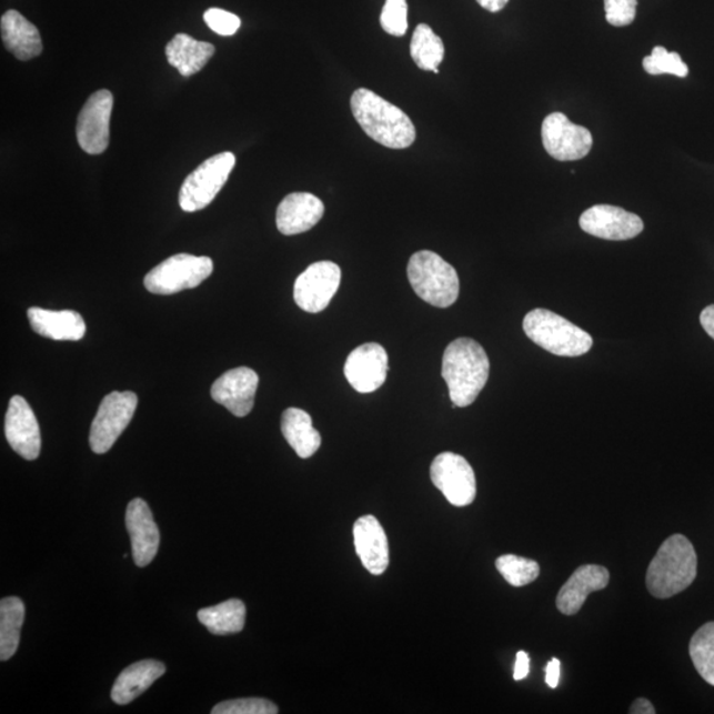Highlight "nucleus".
Segmentation results:
<instances>
[{"label":"nucleus","mask_w":714,"mask_h":714,"mask_svg":"<svg viewBox=\"0 0 714 714\" xmlns=\"http://www.w3.org/2000/svg\"><path fill=\"white\" fill-rule=\"evenodd\" d=\"M433 72H434L435 74H439V73H440V69H434V71H433Z\"/></svg>","instance_id":"nucleus-41"},{"label":"nucleus","mask_w":714,"mask_h":714,"mask_svg":"<svg viewBox=\"0 0 714 714\" xmlns=\"http://www.w3.org/2000/svg\"><path fill=\"white\" fill-rule=\"evenodd\" d=\"M260 383L259 374L247 366H240L221 374L214 381L211 396L235 418H245L254 406L255 392Z\"/></svg>","instance_id":"nucleus-15"},{"label":"nucleus","mask_w":714,"mask_h":714,"mask_svg":"<svg viewBox=\"0 0 714 714\" xmlns=\"http://www.w3.org/2000/svg\"><path fill=\"white\" fill-rule=\"evenodd\" d=\"M279 706L267 698L228 700L214 706L212 714H276Z\"/></svg>","instance_id":"nucleus-32"},{"label":"nucleus","mask_w":714,"mask_h":714,"mask_svg":"<svg viewBox=\"0 0 714 714\" xmlns=\"http://www.w3.org/2000/svg\"><path fill=\"white\" fill-rule=\"evenodd\" d=\"M496 570L510 585L522 587L530 585L540 575V565L536 561L516 556V554H504L496 560Z\"/></svg>","instance_id":"nucleus-30"},{"label":"nucleus","mask_w":714,"mask_h":714,"mask_svg":"<svg viewBox=\"0 0 714 714\" xmlns=\"http://www.w3.org/2000/svg\"><path fill=\"white\" fill-rule=\"evenodd\" d=\"M690 655L700 676L714 686V622L705 623L692 636Z\"/></svg>","instance_id":"nucleus-29"},{"label":"nucleus","mask_w":714,"mask_h":714,"mask_svg":"<svg viewBox=\"0 0 714 714\" xmlns=\"http://www.w3.org/2000/svg\"><path fill=\"white\" fill-rule=\"evenodd\" d=\"M3 43L13 57L29 61L43 52L40 33L22 13L10 10L0 20Z\"/></svg>","instance_id":"nucleus-22"},{"label":"nucleus","mask_w":714,"mask_h":714,"mask_svg":"<svg viewBox=\"0 0 714 714\" xmlns=\"http://www.w3.org/2000/svg\"><path fill=\"white\" fill-rule=\"evenodd\" d=\"M164 674L165 665L162 662L151 661V658L129 665L117 677L113 685V702L118 705H128L134 702Z\"/></svg>","instance_id":"nucleus-23"},{"label":"nucleus","mask_w":714,"mask_h":714,"mask_svg":"<svg viewBox=\"0 0 714 714\" xmlns=\"http://www.w3.org/2000/svg\"><path fill=\"white\" fill-rule=\"evenodd\" d=\"M411 54L415 66L422 71L433 72L434 69H439L445 57V46L432 27L420 24L413 33Z\"/></svg>","instance_id":"nucleus-28"},{"label":"nucleus","mask_w":714,"mask_h":714,"mask_svg":"<svg viewBox=\"0 0 714 714\" xmlns=\"http://www.w3.org/2000/svg\"><path fill=\"white\" fill-rule=\"evenodd\" d=\"M582 231L594 238L610 241H626L636 238L644 229L637 214L623 208L600 204L589 208L580 218Z\"/></svg>","instance_id":"nucleus-13"},{"label":"nucleus","mask_w":714,"mask_h":714,"mask_svg":"<svg viewBox=\"0 0 714 714\" xmlns=\"http://www.w3.org/2000/svg\"><path fill=\"white\" fill-rule=\"evenodd\" d=\"M127 529L131 539V551L137 566H148L155 559L161 535L149 504L143 499L131 501L127 510Z\"/></svg>","instance_id":"nucleus-17"},{"label":"nucleus","mask_w":714,"mask_h":714,"mask_svg":"<svg viewBox=\"0 0 714 714\" xmlns=\"http://www.w3.org/2000/svg\"><path fill=\"white\" fill-rule=\"evenodd\" d=\"M530 655L524 653V651H519L516 655V664L514 671L515 681H523L530 674Z\"/></svg>","instance_id":"nucleus-36"},{"label":"nucleus","mask_w":714,"mask_h":714,"mask_svg":"<svg viewBox=\"0 0 714 714\" xmlns=\"http://www.w3.org/2000/svg\"><path fill=\"white\" fill-rule=\"evenodd\" d=\"M235 157L232 152L207 159L185 178L179 192V204L185 212L204 210L223 189L234 169Z\"/></svg>","instance_id":"nucleus-7"},{"label":"nucleus","mask_w":714,"mask_h":714,"mask_svg":"<svg viewBox=\"0 0 714 714\" xmlns=\"http://www.w3.org/2000/svg\"><path fill=\"white\" fill-rule=\"evenodd\" d=\"M408 279L414 293L434 308H450L460 295L456 270L434 252L414 253L408 263Z\"/></svg>","instance_id":"nucleus-5"},{"label":"nucleus","mask_w":714,"mask_h":714,"mask_svg":"<svg viewBox=\"0 0 714 714\" xmlns=\"http://www.w3.org/2000/svg\"><path fill=\"white\" fill-rule=\"evenodd\" d=\"M697 575L695 546L683 535L665 540L647 570L648 592L658 600H667L692 585Z\"/></svg>","instance_id":"nucleus-3"},{"label":"nucleus","mask_w":714,"mask_h":714,"mask_svg":"<svg viewBox=\"0 0 714 714\" xmlns=\"http://www.w3.org/2000/svg\"><path fill=\"white\" fill-rule=\"evenodd\" d=\"M380 24L392 37H404L408 31L406 0H385L383 11H381Z\"/></svg>","instance_id":"nucleus-33"},{"label":"nucleus","mask_w":714,"mask_h":714,"mask_svg":"<svg viewBox=\"0 0 714 714\" xmlns=\"http://www.w3.org/2000/svg\"><path fill=\"white\" fill-rule=\"evenodd\" d=\"M24 616L26 607L22 600L7 597L0 602V658L2 662L9 661L18 651Z\"/></svg>","instance_id":"nucleus-27"},{"label":"nucleus","mask_w":714,"mask_h":714,"mask_svg":"<svg viewBox=\"0 0 714 714\" xmlns=\"http://www.w3.org/2000/svg\"><path fill=\"white\" fill-rule=\"evenodd\" d=\"M6 439L13 452L27 461L38 460L41 449L40 428L29 402L13 396L6 414Z\"/></svg>","instance_id":"nucleus-16"},{"label":"nucleus","mask_w":714,"mask_h":714,"mask_svg":"<svg viewBox=\"0 0 714 714\" xmlns=\"http://www.w3.org/2000/svg\"><path fill=\"white\" fill-rule=\"evenodd\" d=\"M523 329L533 343L556 356H582L593 346L591 334L550 310H532L524 318Z\"/></svg>","instance_id":"nucleus-4"},{"label":"nucleus","mask_w":714,"mask_h":714,"mask_svg":"<svg viewBox=\"0 0 714 714\" xmlns=\"http://www.w3.org/2000/svg\"><path fill=\"white\" fill-rule=\"evenodd\" d=\"M323 214V201L313 193H290L276 210V228L285 235L301 234L314 228Z\"/></svg>","instance_id":"nucleus-19"},{"label":"nucleus","mask_w":714,"mask_h":714,"mask_svg":"<svg viewBox=\"0 0 714 714\" xmlns=\"http://www.w3.org/2000/svg\"><path fill=\"white\" fill-rule=\"evenodd\" d=\"M138 398L134 392H112L102 400L90 428V449L95 454H105L114 446L134 418Z\"/></svg>","instance_id":"nucleus-8"},{"label":"nucleus","mask_w":714,"mask_h":714,"mask_svg":"<svg viewBox=\"0 0 714 714\" xmlns=\"http://www.w3.org/2000/svg\"><path fill=\"white\" fill-rule=\"evenodd\" d=\"M204 22L213 32L221 37H232L240 30L241 20L232 12L221 9H210L204 13Z\"/></svg>","instance_id":"nucleus-34"},{"label":"nucleus","mask_w":714,"mask_h":714,"mask_svg":"<svg viewBox=\"0 0 714 714\" xmlns=\"http://www.w3.org/2000/svg\"><path fill=\"white\" fill-rule=\"evenodd\" d=\"M281 430L289 445L303 460L313 456L322 445V436L313 426V419L302 409H286L282 414Z\"/></svg>","instance_id":"nucleus-25"},{"label":"nucleus","mask_w":714,"mask_h":714,"mask_svg":"<svg viewBox=\"0 0 714 714\" xmlns=\"http://www.w3.org/2000/svg\"><path fill=\"white\" fill-rule=\"evenodd\" d=\"M643 68L648 74H674L681 79L690 73L688 66L684 64L681 54L668 52L664 47H655L653 53L643 59Z\"/></svg>","instance_id":"nucleus-31"},{"label":"nucleus","mask_w":714,"mask_h":714,"mask_svg":"<svg viewBox=\"0 0 714 714\" xmlns=\"http://www.w3.org/2000/svg\"><path fill=\"white\" fill-rule=\"evenodd\" d=\"M31 328L38 335L52 341L78 342L86 336L84 318L72 310H44L31 308L27 311Z\"/></svg>","instance_id":"nucleus-21"},{"label":"nucleus","mask_w":714,"mask_h":714,"mask_svg":"<svg viewBox=\"0 0 714 714\" xmlns=\"http://www.w3.org/2000/svg\"><path fill=\"white\" fill-rule=\"evenodd\" d=\"M430 476L434 486L455 507H466L475 501V473L462 455L449 452L436 455L430 467Z\"/></svg>","instance_id":"nucleus-9"},{"label":"nucleus","mask_w":714,"mask_h":714,"mask_svg":"<svg viewBox=\"0 0 714 714\" xmlns=\"http://www.w3.org/2000/svg\"><path fill=\"white\" fill-rule=\"evenodd\" d=\"M628 713L631 714H654L656 713L655 706L648 702L647 698H637L630 706Z\"/></svg>","instance_id":"nucleus-39"},{"label":"nucleus","mask_w":714,"mask_h":714,"mask_svg":"<svg viewBox=\"0 0 714 714\" xmlns=\"http://www.w3.org/2000/svg\"><path fill=\"white\" fill-rule=\"evenodd\" d=\"M214 54V47L207 41H198L190 34L178 33L165 47L170 66L177 68L184 78L197 74Z\"/></svg>","instance_id":"nucleus-24"},{"label":"nucleus","mask_w":714,"mask_h":714,"mask_svg":"<svg viewBox=\"0 0 714 714\" xmlns=\"http://www.w3.org/2000/svg\"><path fill=\"white\" fill-rule=\"evenodd\" d=\"M353 542L366 572L383 574L390 566V544L383 525L372 515L356 520L353 525Z\"/></svg>","instance_id":"nucleus-18"},{"label":"nucleus","mask_w":714,"mask_h":714,"mask_svg":"<svg viewBox=\"0 0 714 714\" xmlns=\"http://www.w3.org/2000/svg\"><path fill=\"white\" fill-rule=\"evenodd\" d=\"M213 272L210 258L180 253L164 260L145 275L144 288L152 294L171 295L195 289Z\"/></svg>","instance_id":"nucleus-6"},{"label":"nucleus","mask_w":714,"mask_h":714,"mask_svg":"<svg viewBox=\"0 0 714 714\" xmlns=\"http://www.w3.org/2000/svg\"><path fill=\"white\" fill-rule=\"evenodd\" d=\"M342 272L335 262L319 261L298 276L294 300L298 306L310 314L328 309L341 285Z\"/></svg>","instance_id":"nucleus-11"},{"label":"nucleus","mask_w":714,"mask_h":714,"mask_svg":"<svg viewBox=\"0 0 714 714\" xmlns=\"http://www.w3.org/2000/svg\"><path fill=\"white\" fill-rule=\"evenodd\" d=\"M490 376V360L474 339L460 338L450 343L442 360V378L446 381L454 408L474 404Z\"/></svg>","instance_id":"nucleus-2"},{"label":"nucleus","mask_w":714,"mask_h":714,"mask_svg":"<svg viewBox=\"0 0 714 714\" xmlns=\"http://www.w3.org/2000/svg\"><path fill=\"white\" fill-rule=\"evenodd\" d=\"M544 149L560 162H574L585 158L593 148V135L584 127L571 122L563 113H552L543 122Z\"/></svg>","instance_id":"nucleus-10"},{"label":"nucleus","mask_w":714,"mask_h":714,"mask_svg":"<svg viewBox=\"0 0 714 714\" xmlns=\"http://www.w3.org/2000/svg\"><path fill=\"white\" fill-rule=\"evenodd\" d=\"M610 573L602 565H582L575 571L565 585L560 589L556 606L564 615L580 612L589 594L602 591L609 585Z\"/></svg>","instance_id":"nucleus-20"},{"label":"nucleus","mask_w":714,"mask_h":714,"mask_svg":"<svg viewBox=\"0 0 714 714\" xmlns=\"http://www.w3.org/2000/svg\"><path fill=\"white\" fill-rule=\"evenodd\" d=\"M113 103V94L109 90H97L80 112L76 133L80 148L90 155L102 154L108 149Z\"/></svg>","instance_id":"nucleus-12"},{"label":"nucleus","mask_w":714,"mask_h":714,"mask_svg":"<svg viewBox=\"0 0 714 714\" xmlns=\"http://www.w3.org/2000/svg\"><path fill=\"white\" fill-rule=\"evenodd\" d=\"M545 674L546 684L550 685L553 690L557 688L561 675V662L559 661V658H552V661L547 663Z\"/></svg>","instance_id":"nucleus-37"},{"label":"nucleus","mask_w":714,"mask_h":714,"mask_svg":"<svg viewBox=\"0 0 714 714\" xmlns=\"http://www.w3.org/2000/svg\"><path fill=\"white\" fill-rule=\"evenodd\" d=\"M388 365L390 360L384 346L366 343L358 346L346 358L345 379L359 393H372L385 383Z\"/></svg>","instance_id":"nucleus-14"},{"label":"nucleus","mask_w":714,"mask_h":714,"mask_svg":"<svg viewBox=\"0 0 714 714\" xmlns=\"http://www.w3.org/2000/svg\"><path fill=\"white\" fill-rule=\"evenodd\" d=\"M700 323H702L706 334L714 341V304L703 310L702 315H700Z\"/></svg>","instance_id":"nucleus-38"},{"label":"nucleus","mask_w":714,"mask_h":714,"mask_svg":"<svg viewBox=\"0 0 714 714\" xmlns=\"http://www.w3.org/2000/svg\"><path fill=\"white\" fill-rule=\"evenodd\" d=\"M637 0H605V12L609 24L626 27L634 22Z\"/></svg>","instance_id":"nucleus-35"},{"label":"nucleus","mask_w":714,"mask_h":714,"mask_svg":"<svg viewBox=\"0 0 714 714\" xmlns=\"http://www.w3.org/2000/svg\"><path fill=\"white\" fill-rule=\"evenodd\" d=\"M351 110L360 128L374 142L394 150L408 149L414 143L418 134L411 118L372 90H355Z\"/></svg>","instance_id":"nucleus-1"},{"label":"nucleus","mask_w":714,"mask_h":714,"mask_svg":"<svg viewBox=\"0 0 714 714\" xmlns=\"http://www.w3.org/2000/svg\"><path fill=\"white\" fill-rule=\"evenodd\" d=\"M198 620L213 635L241 633L247 620L245 603L240 600H229L217 606L201 609Z\"/></svg>","instance_id":"nucleus-26"},{"label":"nucleus","mask_w":714,"mask_h":714,"mask_svg":"<svg viewBox=\"0 0 714 714\" xmlns=\"http://www.w3.org/2000/svg\"><path fill=\"white\" fill-rule=\"evenodd\" d=\"M477 3L483 7L484 10L490 12H499L509 4L510 0H476Z\"/></svg>","instance_id":"nucleus-40"}]
</instances>
